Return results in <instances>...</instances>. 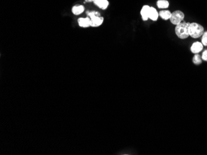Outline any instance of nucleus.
Listing matches in <instances>:
<instances>
[{"instance_id": "f257e3e1", "label": "nucleus", "mask_w": 207, "mask_h": 155, "mask_svg": "<svg viewBox=\"0 0 207 155\" xmlns=\"http://www.w3.org/2000/svg\"><path fill=\"white\" fill-rule=\"evenodd\" d=\"M190 23L182 22L181 23L176 25L175 28V32L176 35L181 39H186L189 36V27Z\"/></svg>"}, {"instance_id": "f03ea898", "label": "nucleus", "mask_w": 207, "mask_h": 155, "mask_svg": "<svg viewBox=\"0 0 207 155\" xmlns=\"http://www.w3.org/2000/svg\"><path fill=\"white\" fill-rule=\"evenodd\" d=\"M189 36L194 39L200 37L204 33L203 27L198 23H190L189 27Z\"/></svg>"}, {"instance_id": "7ed1b4c3", "label": "nucleus", "mask_w": 207, "mask_h": 155, "mask_svg": "<svg viewBox=\"0 0 207 155\" xmlns=\"http://www.w3.org/2000/svg\"><path fill=\"white\" fill-rule=\"evenodd\" d=\"M184 14L182 11L180 10H177L171 14V16L169 20L171 23L176 25L182 23L184 19Z\"/></svg>"}, {"instance_id": "20e7f679", "label": "nucleus", "mask_w": 207, "mask_h": 155, "mask_svg": "<svg viewBox=\"0 0 207 155\" xmlns=\"http://www.w3.org/2000/svg\"><path fill=\"white\" fill-rule=\"evenodd\" d=\"M203 48V44L200 42L196 41L190 47V50L192 53H193L194 54H198V53L202 51Z\"/></svg>"}, {"instance_id": "39448f33", "label": "nucleus", "mask_w": 207, "mask_h": 155, "mask_svg": "<svg viewBox=\"0 0 207 155\" xmlns=\"http://www.w3.org/2000/svg\"><path fill=\"white\" fill-rule=\"evenodd\" d=\"M103 22H104V18L102 17L97 16V17H93L91 19V26L93 27H99L101 25H102Z\"/></svg>"}, {"instance_id": "423d86ee", "label": "nucleus", "mask_w": 207, "mask_h": 155, "mask_svg": "<svg viewBox=\"0 0 207 155\" xmlns=\"http://www.w3.org/2000/svg\"><path fill=\"white\" fill-rule=\"evenodd\" d=\"M149 9H150V6L148 5H145L143 6L141 10V16L143 20H147L149 19Z\"/></svg>"}, {"instance_id": "0eeeda50", "label": "nucleus", "mask_w": 207, "mask_h": 155, "mask_svg": "<svg viewBox=\"0 0 207 155\" xmlns=\"http://www.w3.org/2000/svg\"><path fill=\"white\" fill-rule=\"evenodd\" d=\"M78 23L81 27L87 28L91 26V19L89 17L80 18L78 20Z\"/></svg>"}, {"instance_id": "6e6552de", "label": "nucleus", "mask_w": 207, "mask_h": 155, "mask_svg": "<svg viewBox=\"0 0 207 155\" xmlns=\"http://www.w3.org/2000/svg\"><path fill=\"white\" fill-rule=\"evenodd\" d=\"M93 2L101 9H106L109 4L108 0H94Z\"/></svg>"}, {"instance_id": "1a4fd4ad", "label": "nucleus", "mask_w": 207, "mask_h": 155, "mask_svg": "<svg viewBox=\"0 0 207 155\" xmlns=\"http://www.w3.org/2000/svg\"><path fill=\"white\" fill-rule=\"evenodd\" d=\"M159 17V14L157 11V10L153 8V7H150V9H149V19L153 21H156L158 19Z\"/></svg>"}, {"instance_id": "9d476101", "label": "nucleus", "mask_w": 207, "mask_h": 155, "mask_svg": "<svg viewBox=\"0 0 207 155\" xmlns=\"http://www.w3.org/2000/svg\"><path fill=\"white\" fill-rule=\"evenodd\" d=\"M84 11V7L82 5H76L73 7L72 12L75 15H80Z\"/></svg>"}, {"instance_id": "9b49d317", "label": "nucleus", "mask_w": 207, "mask_h": 155, "mask_svg": "<svg viewBox=\"0 0 207 155\" xmlns=\"http://www.w3.org/2000/svg\"><path fill=\"white\" fill-rule=\"evenodd\" d=\"M171 14L172 13L168 10H162V11H160L159 13V16H160L161 19L166 20L170 19Z\"/></svg>"}, {"instance_id": "f8f14e48", "label": "nucleus", "mask_w": 207, "mask_h": 155, "mask_svg": "<svg viewBox=\"0 0 207 155\" xmlns=\"http://www.w3.org/2000/svg\"><path fill=\"white\" fill-rule=\"evenodd\" d=\"M157 6L159 9H166L169 7V3L167 0H158L157 1Z\"/></svg>"}, {"instance_id": "ddd939ff", "label": "nucleus", "mask_w": 207, "mask_h": 155, "mask_svg": "<svg viewBox=\"0 0 207 155\" xmlns=\"http://www.w3.org/2000/svg\"><path fill=\"white\" fill-rule=\"evenodd\" d=\"M202 57L200 56L198 54H195L194 57H193V63L196 65L200 64L202 62Z\"/></svg>"}, {"instance_id": "4468645a", "label": "nucleus", "mask_w": 207, "mask_h": 155, "mask_svg": "<svg viewBox=\"0 0 207 155\" xmlns=\"http://www.w3.org/2000/svg\"><path fill=\"white\" fill-rule=\"evenodd\" d=\"M88 15L90 19H92V18L95 17H97V16H101V14H100L99 12H98L97 11H94L88 12Z\"/></svg>"}, {"instance_id": "2eb2a0df", "label": "nucleus", "mask_w": 207, "mask_h": 155, "mask_svg": "<svg viewBox=\"0 0 207 155\" xmlns=\"http://www.w3.org/2000/svg\"><path fill=\"white\" fill-rule=\"evenodd\" d=\"M202 43L203 46H207V31L205 32L202 35Z\"/></svg>"}, {"instance_id": "dca6fc26", "label": "nucleus", "mask_w": 207, "mask_h": 155, "mask_svg": "<svg viewBox=\"0 0 207 155\" xmlns=\"http://www.w3.org/2000/svg\"><path fill=\"white\" fill-rule=\"evenodd\" d=\"M202 59L203 61H207V49L205 50L203 52L202 56Z\"/></svg>"}, {"instance_id": "f3484780", "label": "nucleus", "mask_w": 207, "mask_h": 155, "mask_svg": "<svg viewBox=\"0 0 207 155\" xmlns=\"http://www.w3.org/2000/svg\"><path fill=\"white\" fill-rule=\"evenodd\" d=\"M86 2H93L94 0H85Z\"/></svg>"}]
</instances>
